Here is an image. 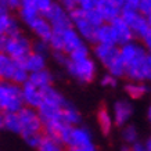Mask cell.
<instances>
[{
	"instance_id": "1",
	"label": "cell",
	"mask_w": 151,
	"mask_h": 151,
	"mask_svg": "<svg viewBox=\"0 0 151 151\" xmlns=\"http://www.w3.org/2000/svg\"><path fill=\"white\" fill-rule=\"evenodd\" d=\"M119 54L125 64V76L130 82L146 81V60L147 51L142 43L132 40L119 47Z\"/></svg>"
},
{
	"instance_id": "2",
	"label": "cell",
	"mask_w": 151,
	"mask_h": 151,
	"mask_svg": "<svg viewBox=\"0 0 151 151\" xmlns=\"http://www.w3.org/2000/svg\"><path fill=\"white\" fill-rule=\"evenodd\" d=\"M24 107L21 97V86L13 82L0 81V111L6 112H18Z\"/></svg>"
},
{
	"instance_id": "3",
	"label": "cell",
	"mask_w": 151,
	"mask_h": 151,
	"mask_svg": "<svg viewBox=\"0 0 151 151\" xmlns=\"http://www.w3.org/2000/svg\"><path fill=\"white\" fill-rule=\"evenodd\" d=\"M65 68L72 78H75L82 83L93 82L97 75L96 61L92 57H87V58L81 60V61H69L68 60Z\"/></svg>"
},
{
	"instance_id": "4",
	"label": "cell",
	"mask_w": 151,
	"mask_h": 151,
	"mask_svg": "<svg viewBox=\"0 0 151 151\" xmlns=\"http://www.w3.org/2000/svg\"><path fill=\"white\" fill-rule=\"evenodd\" d=\"M19 119V126H21V136H29V134H37V133H43V126H42V121L39 118L36 110H33L31 107H25L17 112Z\"/></svg>"
},
{
	"instance_id": "5",
	"label": "cell",
	"mask_w": 151,
	"mask_h": 151,
	"mask_svg": "<svg viewBox=\"0 0 151 151\" xmlns=\"http://www.w3.org/2000/svg\"><path fill=\"white\" fill-rule=\"evenodd\" d=\"M31 51H32V42L25 35L19 33L15 36H9L4 54H7L10 58H13L14 61H18V63H22Z\"/></svg>"
},
{
	"instance_id": "6",
	"label": "cell",
	"mask_w": 151,
	"mask_h": 151,
	"mask_svg": "<svg viewBox=\"0 0 151 151\" xmlns=\"http://www.w3.org/2000/svg\"><path fill=\"white\" fill-rule=\"evenodd\" d=\"M121 18L124 19L125 22H126V25L130 28V31L133 32L134 37L137 36L142 39L147 33V31L150 29L148 22H147V18L143 14L139 13L137 10L122 9V11H121Z\"/></svg>"
},
{
	"instance_id": "7",
	"label": "cell",
	"mask_w": 151,
	"mask_h": 151,
	"mask_svg": "<svg viewBox=\"0 0 151 151\" xmlns=\"http://www.w3.org/2000/svg\"><path fill=\"white\" fill-rule=\"evenodd\" d=\"M69 19H71L72 28L78 32V35L83 39V42L87 40V42H90V43H93L96 28L93 27V25H90V22L86 19L85 11L79 10L78 7L73 9L72 11H69Z\"/></svg>"
},
{
	"instance_id": "8",
	"label": "cell",
	"mask_w": 151,
	"mask_h": 151,
	"mask_svg": "<svg viewBox=\"0 0 151 151\" xmlns=\"http://www.w3.org/2000/svg\"><path fill=\"white\" fill-rule=\"evenodd\" d=\"M43 17L47 19V22L51 25V28L57 29V31H64V29L72 27L71 19H69V13L60 3H55V1L45 13Z\"/></svg>"
},
{
	"instance_id": "9",
	"label": "cell",
	"mask_w": 151,
	"mask_h": 151,
	"mask_svg": "<svg viewBox=\"0 0 151 151\" xmlns=\"http://www.w3.org/2000/svg\"><path fill=\"white\" fill-rule=\"evenodd\" d=\"M110 27L112 29V32H114L116 46L121 47V46H124V45H126V43H129V42L134 40V35L130 31V28L126 25V22L121 18V15H119L118 18H115L114 21H111Z\"/></svg>"
},
{
	"instance_id": "10",
	"label": "cell",
	"mask_w": 151,
	"mask_h": 151,
	"mask_svg": "<svg viewBox=\"0 0 151 151\" xmlns=\"http://www.w3.org/2000/svg\"><path fill=\"white\" fill-rule=\"evenodd\" d=\"M21 97H22L24 105L31 107L33 110H37L43 101V93L40 89H37L29 82L21 85Z\"/></svg>"
},
{
	"instance_id": "11",
	"label": "cell",
	"mask_w": 151,
	"mask_h": 151,
	"mask_svg": "<svg viewBox=\"0 0 151 151\" xmlns=\"http://www.w3.org/2000/svg\"><path fill=\"white\" fill-rule=\"evenodd\" d=\"M133 115V105L128 100H118L114 104L112 110V121L114 125L122 128L128 124Z\"/></svg>"
},
{
	"instance_id": "12",
	"label": "cell",
	"mask_w": 151,
	"mask_h": 151,
	"mask_svg": "<svg viewBox=\"0 0 151 151\" xmlns=\"http://www.w3.org/2000/svg\"><path fill=\"white\" fill-rule=\"evenodd\" d=\"M92 142V134L87 130L86 128H82V126H72L71 130H69L68 139L65 142V146L68 148H72V147H81V146H86V144H90Z\"/></svg>"
},
{
	"instance_id": "13",
	"label": "cell",
	"mask_w": 151,
	"mask_h": 151,
	"mask_svg": "<svg viewBox=\"0 0 151 151\" xmlns=\"http://www.w3.org/2000/svg\"><path fill=\"white\" fill-rule=\"evenodd\" d=\"M0 33L7 36H15L21 33L18 21L10 14L9 10L0 7Z\"/></svg>"
},
{
	"instance_id": "14",
	"label": "cell",
	"mask_w": 151,
	"mask_h": 151,
	"mask_svg": "<svg viewBox=\"0 0 151 151\" xmlns=\"http://www.w3.org/2000/svg\"><path fill=\"white\" fill-rule=\"evenodd\" d=\"M93 53H94V57H96L97 61H100L103 67L105 68L119 54V47L110 46V45H94Z\"/></svg>"
},
{
	"instance_id": "15",
	"label": "cell",
	"mask_w": 151,
	"mask_h": 151,
	"mask_svg": "<svg viewBox=\"0 0 151 151\" xmlns=\"http://www.w3.org/2000/svg\"><path fill=\"white\" fill-rule=\"evenodd\" d=\"M96 10L101 15L103 21L107 24H110L115 18H118L119 15H121V11H122L121 7H118L115 3H112L110 0H99Z\"/></svg>"
},
{
	"instance_id": "16",
	"label": "cell",
	"mask_w": 151,
	"mask_h": 151,
	"mask_svg": "<svg viewBox=\"0 0 151 151\" xmlns=\"http://www.w3.org/2000/svg\"><path fill=\"white\" fill-rule=\"evenodd\" d=\"M83 43V39L78 35V32L73 29L72 27L68 28L63 31V51L65 54L68 55L71 51H73L75 49H78L79 46H82Z\"/></svg>"
},
{
	"instance_id": "17",
	"label": "cell",
	"mask_w": 151,
	"mask_h": 151,
	"mask_svg": "<svg viewBox=\"0 0 151 151\" xmlns=\"http://www.w3.org/2000/svg\"><path fill=\"white\" fill-rule=\"evenodd\" d=\"M29 28L32 29V32L36 35L39 40L46 42V43L49 42L51 33H53V28H51V25L47 22V19L45 18L43 15H39V17L29 25Z\"/></svg>"
},
{
	"instance_id": "18",
	"label": "cell",
	"mask_w": 151,
	"mask_h": 151,
	"mask_svg": "<svg viewBox=\"0 0 151 151\" xmlns=\"http://www.w3.org/2000/svg\"><path fill=\"white\" fill-rule=\"evenodd\" d=\"M94 45H110V46H116L115 43L114 32L111 29L110 24L104 22L94 31V39H93Z\"/></svg>"
},
{
	"instance_id": "19",
	"label": "cell",
	"mask_w": 151,
	"mask_h": 151,
	"mask_svg": "<svg viewBox=\"0 0 151 151\" xmlns=\"http://www.w3.org/2000/svg\"><path fill=\"white\" fill-rule=\"evenodd\" d=\"M53 75L49 69H42V71H37V72H33V73H29L28 76V82L32 83L35 87L37 89H46V87H50L53 85Z\"/></svg>"
},
{
	"instance_id": "20",
	"label": "cell",
	"mask_w": 151,
	"mask_h": 151,
	"mask_svg": "<svg viewBox=\"0 0 151 151\" xmlns=\"http://www.w3.org/2000/svg\"><path fill=\"white\" fill-rule=\"evenodd\" d=\"M22 65L28 71V73H33L37 72V71H42V69H46V57L31 51L27 55V58L22 61Z\"/></svg>"
},
{
	"instance_id": "21",
	"label": "cell",
	"mask_w": 151,
	"mask_h": 151,
	"mask_svg": "<svg viewBox=\"0 0 151 151\" xmlns=\"http://www.w3.org/2000/svg\"><path fill=\"white\" fill-rule=\"evenodd\" d=\"M17 64H18V61H14L4 53H0V81L11 82Z\"/></svg>"
},
{
	"instance_id": "22",
	"label": "cell",
	"mask_w": 151,
	"mask_h": 151,
	"mask_svg": "<svg viewBox=\"0 0 151 151\" xmlns=\"http://www.w3.org/2000/svg\"><path fill=\"white\" fill-rule=\"evenodd\" d=\"M61 119H63V122L67 126H79L81 121H82L79 111L69 104H65L63 107V110H61Z\"/></svg>"
},
{
	"instance_id": "23",
	"label": "cell",
	"mask_w": 151,
	"mask_h": 151,
	"mask_svg": "<svg viewBox=\"0 0 151 151\" xmlns=\"http://www.w3.org/2000/svg\"><path fill=\"white\" fill-rule=\"evenodd\" d=\"M18 13H19L21 21H22L24 24H27L28 27L40 15V14L37 13V10L35 9L33 3H21L18 7Z\"/></svg>"
},
{
	"instance_id": "24",
	"label": "cell",
	"mask_w": 151,
	"mask_h": 151,
	"mask_svg": "<svg viewBox=\"0 0 151 151\" xmlns=\"http://www.w3.org/2000/svg\"><path fill=\"white\" fill-rule=\"evenodd\" d=\"M97 124H99L100 130L104 134H108L112 130L114 121H112V116H111V114L105 107H100L99 111H97Z\"/></svg>"
},
{
	"instance_id": "25",
	"label": "cell",
	"mask_w": 151,
	"mask_h": 151,
	"mask_svg": "<svg viewBox=\"0 0 151 151\" xmlns=\"http://www.w3.org/2000/svg\"><path fill=\"white\" fill-rule=\"evenodd\" d=\"M125 92L130 99L139 100L148 92V87L147 85H144V82H129L125 86Z\"/></svg>"
},
{
	"instance_id": "26",
	"label": "cell",
	"mask_w": 151,
	"mask_h": 151,
	"mask_svg": "<svg viewBox=\"0 0 151 151\" xmlns=\"http://www.w3.org/2000/svg\"><path fill=\"white\" fill-rule=\"evenodd\" d=\"M3 128L11 133H21L19 119L17 112H6L3 114Z\"/></svg>"
},
{
	"instance_id": "27",
	"label": "cell",
	"mask_w": 151,
	"mask_h": 151,
	"mask_svg": "<svg viewBox=\"0 0 151 151\" xmlns=\"http://www.w3.org/2000/svg\"><path fill=\"white\" fill-rule=\"evenodd\" d=\"M107 69V72L112 75L114 78H124L125 76V64H124V60L121 57V54H118L115 57L112 61H111L110 64L105 67Z\"/></svg>"
},
{
	"instance_id": "28",
	"label": "cell",
	"mask_w": 151,
	"mask_h": 151,
	"mask_svg": "<svg viewBox=\"0 0 151 151\" xmlns=\"http://www.w3.org/2000/svg\"><path fill=\"white\" fill-rule=\"evenodd\" d=\"M122 139L126 143V146H132L133 143L139 142L137 128L130 124H126L125 126H122Z\"/></svg>"
},
{
	"instance_id": "29",
	"label": "cell",
	"mask_w": 151,
	"mask_h": 151,
	"mask_svg": "<svg viewBox=\"0 0 151 151\" xmlns=\"http://www.w3.org/2000/svg\"><path fill=\"white\" fill-rule=\"evenodd\" d=\"M37 150L39 151H65L64 150V146L61 143L55 142L54 139L51 137H47V136H42V140H40V144L37 146Z\"/></svg>"
},
{
	"instance_id": "30",
	"label": "cell",
	"mask_w": 151,
	"mask_h": 151,
	"mask_svg": "<svg viewBox=\"0 0 151 151\" xmlns=\"http://www.w3.org/2000/svg\"><path fill=\"white\" fill-rule=\"evenodd\" d=\"M87 57H90V50H89L86 43H83L82 46H79L78 49H75L68 54L69 61H81V60H85Z\"/></svg>"
},
{
	"instance_id": "31",
	"label": "cell",
	"mask_w": 151,
	"mask_h": 151,
	"mask_svg": "<svg viewBox=\"0 0 151 151\" xmlns=\"http://www.w3.org/2000/svg\"><path fill=\"white\" fill-rule=\"evenodd\" d=\"M85 17H86V19L90 22V25H93L94 28H99L100 25H103V24H104V21H103V18H101V15L99 14V11H97V10L85 11Z\"/></svg>"
},
{
	"instance_id": "32",
	"label": "cell",
	"mask_w": 151,
	"mask_h": 151,
	"mask_svg": "<svg viewBox=\"0 0 151 151\" xmlns=\"http://www.w3.org/2000/svg\"><path fill=\"white\" fill-rule=\"evenodd\" d=\"M53 3H54V0H33V6L40 15H45V13L50 9Z\"/></svg>"
},
{
	"instance_id": "33",
	"label": "cell",
	"mask_w": 151,
	"mask_h": 151,
	"mask_svg": "<svg viewBox=\"0 0 151 151\" xmlns=\"http://www.w3.org/2000/svg\"><path fill=\"white\" fill-rule=\"evenodd\" d=\"M49 50H50V47H49V45H47L46 42L37 40V42H35V43H32V51L36 53V54H40V55H45V57H46Z\"/></svg>"
},
{
	"instance_id": "34",
	"label": "cell",
	"mask_w": 151,
	"mask_h": 151,
	"mask_svg": "<svg viewBox=\"0 0 151 151\" xmlns=\"http://www.w3.org/2000/svg\"><path fill=\"white\" fill-rule=\"evenodd\" d=\"M97 3L99 0H78L76 7L82 11H92V10H96Z\"/></svg>"
},
{
	"instance_id": "35",
	"label": "cell",
	"mask_w": 151,
	"mask_h": 151,
	"mask_svg": "<svg viewBox=\"0 0 151 151\" xmlns=\"http://www.w3.org/2000/svg\"><path fill=\"white\" fill-rule=\"evenodd\" d=\"M137 11L143 14L146 18L151 15V0H140L137 6Z\"/></svg>"
},
{
	"instance_id": "36",
	"label": "cell",
	"mask_w": 151,
	"mask_h": 151,
	"mask_svg": "<svg viewBox=\"0 0 151 151\" xmlns=\"http://www.w3.org/2000/svg\"><path fill=\"white\" fill-rule=\"evenodd\" d=\"M42 136H43V133H37V134H29V136H25V137H24V140H25V143H27L28 146L37 148V146L40 144Z\"/></svg>"
},
{
	"instance_id": "37",
	"label": "cell",
	"mask_w": 151,
	"mask_h": 151,
	"mask_svg": "<svg viewBox=\"0 0 151 151\" xmlns=\"http://www.w3.org/2000/svg\"><path fill=\"white\" fill-rule=\"evenodd\" d=\"M21 0H0V7L6 10H18Z\"/></svg>"
},
{
	"instance_id": "38",
	"label": "cell",
	"mask_w": 151,
	"mask_h": 151,
	"mask_svg": "<svg viewBox=\"0 0 151 151\" xmlns=\"http://www.w3.org/2000/svg\"><path fill=\"white\" fill-rule=\"evenodd\" d=\"M116 81L118 79L114 78L112 75H110V73H105L104 76L101 78V85L105 87H115L116 86Z\"/></svg>"
},
{
	"instance_id": "39",
	"label": "cell",
	"mask_w": 151,
	"mask_h": 151,
	"mask_svg": "<svg viewBox=\"0 0 151 151\" xmlns=\"http://www.w3.org/2000/svg\"><path fill=\"white\" fill-rule=\"evenodd\" d=\"M53 58L55 60V63H58L60 65H67L68 63V55L64 51H53Z\"/></svg>"
},
{
	"instance_id": "40",
	"label": "cell",
	"mask_w": 151,
	"mask_h": 151,
	"mask_svg": "<svg viewBox=\"0 0 151 151\" xmlns=\"http://www.w3.org/2000/svg\"><path fill=\"white\" fill-rule=\"evenodd\" d=\"M142 45L146 49L147 54H151V29H148L146 35L142 37Z\"/></svg>"
},
{
	"instance_id": "41",
	"label": "cell",
	"mask_w": 151,
	"mask_h": 151,
	"mask_svg": "<svg viewBox=\"0 0 151 151\" xmlns=\"http://www.w3.org/2000/svg\"><path fill=\"white\" fill-rule=\"evenodd\" d=\"M60 4L63 6L67 11H72L73 9H76V4H78V0H60Z\"/></svg>"
},
{
	"instance_id": "42",
	"label": "cell",
	"mask_w": 151,
	"mask_h": 151,
	"mask_svg": "<svg viewBox=\"0 0 151 151\" xmlns=\"http://www.w3.org/2000/svg\"><path fill=\"white\" fill-rule=\"evenodd\" d=\"M68 151H97L96 146L90 143V144H86V146H81V147H72V148H68Z\"/></svg>"
},
{
	"instance_id": "43",
	"label": "cell",
	"mask_w": 151,
	"mask_h": 151,
	"mask_svg": "<svg viewBox=\"0 0 151 151\" xmlns=\"http://www.w3.org/2000/svg\"><path fill=\"white\" fill-rule=\"evenodd\" d=\"M146 81L151 82V54L147 55L146 60Z\"/></svg>"
},
{
	"instance_id": "44",
	"label": "cell",
	"mask_w": 151,
	"mask_h": 151,
	"mask_svg": "<svg viewBox=\"0 0 151 151\" xmlns=\"http://www.w3.org/2000/svg\"><path fill=\"white\" fill-rule=\"evenodd\" d=\"M139 1H140V0H124V9H133V10H137Z\"/></svg>"
},
{
	"instance_id": "45",
	"label": "cell",
	"mask_w": 151,
	"mask_h": 151,
	"mask_svg": "<svg viewBox=\"0 0 151 151\" xmlns=\"http://www.w3.org/2000/svg\"><path fill=\"white\" fill-rule=\"evenodd\" d=\"M7 40H9V36L4 35V33H0V53H4L6 46H7Z\"/></svg>"
},
{
	"instance_id": "46",
	"label": "cell",
	"mask_w": 151,
	"mask_h": 151,
	"mask_svg": "<svg viewBox=\"0 0 151 151\" xmlns=\"http://www.w3.org/2000/svg\"><path fill=\"white\" fill-rule=\"evenodd\" d=\"M130 151H146V147H144V143L143 142H136L130 146Z\"/></svg>"
},
{
	"instance_id": "47",
	"label": "cell",
	"mask_w": 151,
	"mask_h": 151,
	"mask_svg": "<svg viewBox=\"0 0 151 151\" xmlns=\"http://www.w3.org/2000/svg\"><path fill=\"white\" fill-rule=\"evenodd\" d=\"M144 147H146V151H151V137L146 140V143H144Z\"/></svg>"
},
{
	"instance_id": "48",
	"label": "cell",
	"mask_w": 151,
	"mask_h": 151,
	"mask_svg": "<svg viewBox=\"0 0 151 151\" xmlns=\"http://www.w3.org/2000/svg\"><path fill=\"white\" fill-rule=\"evenodd\" d=\"M110 1L115 3V4L118 6V7H121V9H124V0H110Z\"/></svg>"
},
{
	"instance_id": "49",
	"label": "cell",
	"mask_w": 151,
	"mask_h": 151,
	"mask_svg": "<svg viewBox=\"0 0 151 151\" xmlns=\"http://www.w3.org/2000/svg\"><path fill=\"white\" fill-rule=\"evenodd\" d=\"M3 128V112L0 111V129Z\"/></svg>"
},
{
	"instance_id": "50",
	"label": "cell",
	"mask_w": 151,
	"mask_h": 151,
	"mask_svg": "<svg viewBox=\"0 0 151 151\" xmlns=\"http://www.w3.org/2000/svg\"><path fill=\"white\" fill-rule=\"evenodd\" d=\"M147 116H148V121L151 122V105L148 107V111H147Z\"/></svg>"
},
{
	"instance_id": "51",
	"label": "cell",
	"mask_w": 151,
	"mask_h": 151,
	"mask_svg": "<svg viewBox=\"0 0 151 151\" xmlns=\"http://www.w3.org/2000/svg\"><path fill=\"white\" fill-rule=\"evenodd\" d=\"M121 151H130V146H124L121 148Z\"/></svg>"
},
{
	"instance_id": "52",
	"label": "cell",
	"mask_w": 151,
	"mask_h": 151,
	"mask_svg": "<svg viewBox=\"0 0 151 151\" xmlns=\"http://www.w3.org/2000/svg\"><path fill=\"white\" fill-rule=\"evenodd\" d=\"M147 22H148V27H150V29H151V15L147 17Z\"/></svg>"
},
{
	"instance_id": "53",
	"label": "cell",
	"mask_w": 151,
	"mask_h": 151,
	"mask_svg": "<svg viewBox=\"0 0 151 151\" xmlns=\"http://www.w3.org/2000/svg\"><path fill=\"white\" fill-rule=\"evenodd\" d=\"M21 3H33V0H21Z\"/></svg>"
}]
</instances>
